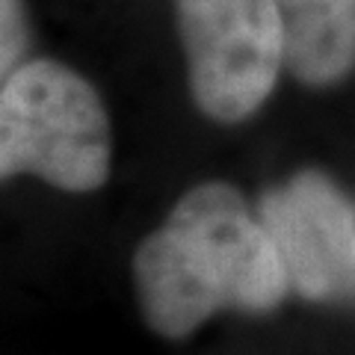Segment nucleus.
Returning a JSON list of instances; mask_svg holds the SVG:
<instances>
[{
    "label": "nucleus",
    "instance_id": "obj_2",
    "mask_svg": "<svg viewBox=\"0 0 355 355\" xmlns=\"http://www.w3.org/2000/svg\"><path fill=\"white\" fill-rule=\"evenodd\" d=\"M113 130L95 86L71 65L30 60L0 89V172L33 175L65 193H92L110 178Z\"/></svg>",
    "mask_w": 355,
    "mask_h": 355
},
{
    "label": "nucleus",
    "instance_id": "obj_3",
    "mask_svg": "<svg viewBox=\"0 0 355 355\" xmlns=\"http://www.w3.org/2000/svg\"><path fill=\"white\" fill-rule=\"evenodd\" d=\"M175 21L198 110L216 121L258 113L287 69L279 0H175Z\"/></svg>",
    "mask_w": 355,
    "mask_h": 355
},
{
    "label": "nucleus",
    "instance_id": "obj_1",
    "mask_svg": "<svg viewBox=\"0 0 355 355\" xmlns=\"http://www.w3.org/2000/svg\"><path fill=\"white\" fill-rule=\"evenodd\" d=\"M133 282L148 326L187 338L225 308L270 311L291 291L261 214L231 184H198L139 243Z\"/></svg>",
    "mask_w": 355,
    "mask_h": 355
},
{
    "label": "nucleus",
    "instance_id": "obj_6",
    "mask_svg": "<svg viewBox=\"0 0 355 355\" xmlns=\"http://www.w3.org/2000/svg\"><path fill=\"white\" fill-rule=\"evenodd\" d=\"M3 9V27H0V62H3V74L21 65L27 48V18H24V3L21 0H0Z\"/></svg>",
    "mask_w": 355,
    "mask_h": 355
},
{
    "label": "nucleus",
    "instance_id": "obj_4",
    "mask_svg": "<svg viewBox=\"0 0 355 355\" xmlns=\"http://www.w3.org/2000/svg\"><path fill=\"white\" fill-rule=\"evenodd\" d=\"M261 219L291 291L314 302H355V210L326 175L287 178L263 196Z\"/></svg>",
    "mask_w": 355,
    "mask_h": 355
},
{
    "label": "nucleus",
    "instance_id": "obj_5",
    "mask_svg": "<svg viewBox=\"0 0 355 355\" xmlns=\"http://www.w3.org/2000/svg\"><path fill=\"white\" fill-rule=\"evenodd\" d=\"M287 30V71L329 86L355 69V0H279Z\"/></svg>",
    "mask_w": 355,
    "mask_h": 355
}]
</instances>
